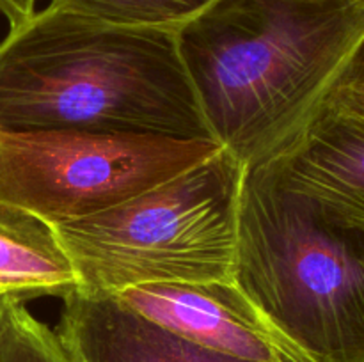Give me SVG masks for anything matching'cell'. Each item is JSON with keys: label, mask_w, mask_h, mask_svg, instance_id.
Here are the masks:
<instances>
[{"label": "cell", "mask_w": 364, "mask_h": 362, "mask_svg": "<svg viewBox=\"0 0 364 362\" xmlns=\"http://www.w3.org/2000/svg\"><path fill=\"white\" fill-rule=\"evenodd\" d=\"M212 137L245 169L304 131L364 41L363 0H215L176 31Z\"/></svg>", "instance_id": "obj_1"}, {"label": "cell", "mask_w": 364, "mask_h": 362, "mask_svg": "<svg viewBox=\"0 0 364 362\" xmlns=\"http://www.w3.org/2000/svg\"><path fill=\"white\" fill-rule=\"evenodd\" d=\"M0 131L215 141L176 31L48 6L0 41Z\"/></svg>", "instance_id": "obj_2"}, {"label": "cell", "mask_w": 364, "mask_h": 362, "mask_svg": "<svg viewBox=\"0 0 364 362\" xmlns=\"http://www.w3.org/2000/svg\"><path fill=\"white\" fill-rule=\"evenodd\" d=\"M235 283L313 362H364V215L245 169Z\"/></svg>", "instance_id": "obj_3"}, {"label": "cell", "mask_w": 364, "mask_h": 362, "mask_svg": "<svg viewBox=\"0 0 364 362\" xmlns=\"http://www.w3.org/2000/svg\"><path fill=\"white\" fill-rule=\"evenodd\" d=\"M244 176L223 148L121 204L50 227L75 290L116 297L144 284L235 280Z\"/></svg>", "instance_id": "obj_4"}, {"label": "cell", "mask_w": 364, "mask_h": 362, "mask_svg": "<svg viewBox=\"0 0 364 362\" xmlns=\"http://www.w3.org/2000/svg\"><path fill=\"white\" fill-rule=\"evenodd\" d=\"M217 141L0 131V215L63 226L121 204L220 151Z\"/></svg>", "instance_id": "obj_5"}, {"label": "cell", "mask_w": 364, "mask_h": 362, "mask_svg": "<svg viewBox=\"0 0 364 362\" xmlns=\"http://www.w3.org/2000/svg\"><path fill=\"white\" fill-rule=\"evenodd\" d=\"M116 298L155 325L219 353L251 362H313L235 280L144 284Z\"/></svg>", "instance_id": "obj_6"}, {"label": "cell", "mask_w": 364, "mask_h": 362, "mask_svg": "<svg viewBox=\"0 0 364 362\" xmlns=\"http://www.w3.org/2000/svg\"><path fill=\"white\" fill-rule=\"evenodd\" d=\"M63 300L57 336L71 362H251L191 343L116 297L71 290Z\"/></svg>", "instance_id": "obj_7"}, {"label": "cell", "mask_w": 364, "mask_h": 362, "mask_svg": "<svg viewBox=\"0 0 364 362\" xmlns=\"http://www.w3.org/2000/svg\"><path fill=\"white\" fill-rule=\"evenodd\" d=\"M276 163L299 187L364 215V119L323 103Z\"/></svg>", "instance_id": "obj_8"}, {"label": "cell", "mask_w": 364, "mask_h": 362, "mask_svg": "<svg viewBox=\"0 0 364 362\" xmlns=\"http://www.w3.org/2000/svg\"><path fill=\"white\" fill-rule=\"evenodd\" d=\"M77 287L70 259L52 231L16 216H0V291L27 300L64 297Z\"/></svg>", "instance_id": "obj_9"}, {"label": "cell", "mask_w": 364, "mask_h": 362, "mask_svg": "<svg viewBox=\"0 0 364 362\" xmlns=\"http://www.w3.org/2000/svg\"><path fill=\"white\" fill-rule=\"evenodd\" d=\"M215 0H52L50 6L123 27L178 31Z\"/></svg>", "instance_id": "obj_10"}, {"label": "cell", "mask_w": 364, "mask_h": 362, "mask_svg": "<svg viewBox=\"0 0 364 362\" xmlns=\"http://www.w3.org/2000/svg\"><path fill=\"white\" fill-rule=\"evenodd\" d=\"M0 362H71L57 332L11 295L0 318Z\"/></svg>", "instance_id": "obj_11"}, {"label": "cell", "mask_w": 364, "mask_h": 362, "mask_svg": "<svg viewBox=\"0 0 364 362\" xmlns=\"http://www.w3.org/2000/svg\"><path fill=\"white\" fill-rule=\"evenodd\" d=\"M323 103L364 119V41L336 78Z\"/></svg>", "instance_id": "obj_12"}, {"label": "cell", "mask_w": 364, "mask_h": 362, "mask_svg": "<svg viewBox=\"0 0 364 362\" xmlns=\"http://www.w3.org/2000/svg\"><path fill=\"white\" fill-rule=\"evenodd\" d=\"M0 11L7 18L11 28L18 27L36 13V0H0Z\"/></svg>", "instance_id": "obj_13"}, {"label": "cell", "mask_w": 364, "mask_h": 362, "mask_svg": "<svg viewBox=\"0 0 364 362\" xmlns=\"http://www.w3.org/2000/svg\"><path fill=\"white\" fill-rule=\"evenodd\" d=\"M11 295H7V293H2V291H0V318H2V312H4V307H6V302H7V298H9ZM14 297V295H13Z\"/></svg>", "instance_id": "obj_14"}, {"label": "cell", "mask_w": 364, "mask_h": 362, "mask_svg": "<svg viewBox=\"0 0 364 362\" xmlns=\"http://www.w3.org/2000/svg\"><path fill=\"white\" fill-rule=\"evenodd\" d=\"M363 2H364V0H363Z\"/></svg>", "instance_id": "obj_15"}]
</instances>
